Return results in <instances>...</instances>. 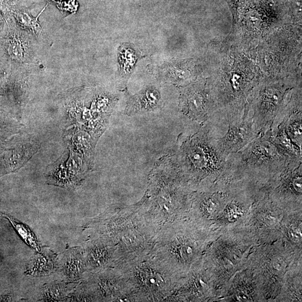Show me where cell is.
Here are the masks:
<instances>
[{
  "instance_id": "obj_1",
  "label": "cell",
  "mask_w": 302,
  "mask_h": 302,
  "mask_svg": "<svg viewBox=\"0 0 302 302\" xmlns=\"http://www.w3.org/2000/svg\"><path fill=\"white\" fill-rule=\"evenodd\" d=\"M175 157L193 192H224L233 181L228 156L217 149L204 124L183 141Z\"/></svg>"
},
{
  "instance_id": "obj_2",
  "label": "cell",
  "mask_w": 302,
  "mask_h": 302,
  "mask_svg": "<svg viewBox=\"0 0 302 302\" xmlns=\"http://www.w3.org/2000/svg\"><path fill=\"white\" fill-rule=\"evenodd\" d=\"M154 168L139 208L158 230L165 224L188 217L193 191L183 177L175 156L166 158Z\"/></svg>"
},
{
  "instance_id": "obj_3",
  "label": "cell",
  "mask_w": 302,
  "mask_h": 302,
  "mask_svg": "<svg viewBox=\"0 0 302 302\" xmlns=\"http://www.w3.org/2000/svg\"><path fill=\"white\" fill-rule=\"evenodd\" d=\"M220 233L187 217L165 224L152 252L183 278L202 265L207 247Z\"/></svg>"
},
{
  "instance_id": "obj_4",
  "label": "cell",
  "mask_w": 302,
  "mask_h": 302,
  "mask_svg": "<svg viewBox=\"0 0 302 302\" xmlns=\"http://www.w3.org/2000/svg\"><path fill=\"white\" fill-rule=\"evenodd\" d=\"M87 228L112 243L119 259L151 252L159 232L137 204L109 208L88 223Z\"/></svg>"
},
{
  "instance_id": "obj_5",
  "label": "cell",
  "mask_w": 302,
  "mask_h": 302,
  "mask_svg": "<svg viewBox=\"0 0 302 302\" xmlns=\"http://www.w3.org/2000/svg\"><path fill=\"white\" fill-rule=\"evenodd\" d=\"M229 158L235 180L247 183L259 193L272 177L289 166L302 162L289 157L275 144L270 130Z\"/></svg>"
},
{
  "instance_id": "obj_6",
  "label": "cell",
  "mask_w": 302,
  "mask_h": 302,
  "mask_svg": "<svg viewBox=\"0 0 302 302\" xmlns=\"http://www.w3.org/2000/svg\"><path fill=\"white\" fill-rule=\"evenodd\" d=\"M113 267L126 278L134 301H165L176 291L182 279L152 251L118 260Z\"/></svg>"
},
{
  "instance_id": "obj_7",
  "label": "cell",
  "mask_w": 302,
  "mask_h": 302,
  "mask_svg": "<svg viewBox=\"0 0 302 302\" xmlns=\"http://www.w3.org/2000/svg\"><path fill=\"white\" fill-rule=\"evenodd\" d=\"M259 245L245 228L225 230L211 243L202 265L214 283L218 297L237 272L247 269L248 259Z\"/></svg>"
},
{
  "instance_id": "obj_8",
  "label": "cell",
  "mask_w": 302,
  "mask_h": 302,
  "mask_svg": "<svg viewBox=\"0 0 302 302\" xmlns=\"http://www.w3.org/2000/svg\"><path fill=\"white\" fill-rule=\"evenodd\" d=\"M300 263L301 248L282 239L254 248L248 259L247 269L258 278L265 301H275L287 272Z\"/></svg>"
},
{
  "instance_id": "obj_9",
  "label": "cell",
  "mask_w": 302,
  "mask_h": 302,
  "mask_svg": "<svg viewBox=\"0 0 302 302\" xmlns=\"http://www.w3.org/2000/svg\"><path fill=\"white\" fill-rule=\"evenodd\" d=\"M204 125L217 149L226 156L239 152L260 135L247 103L244 114L228 116L224 112L216 111Z\"/></svg>"
},
{
  "instance_id": "obj_10",
  "label": "cell",
  "mask_w": 302,
  "mask_h": 302,
  "mask_svg": "<svg viewBox=\"0 0 302 302\" xmlns=\"http://www.w3.org/2000/svg\"><path fill=\"white\" fill-rule=\"evenodd\" d=\"M287 213L264 195L254 201L244 228L259 245L271 244L283 238V222Z\"/></svg>"
},
{
  "instance_id": "obj_11",
  "label": "cell",
  "mask_w": 302,
  "mask_h": 302,
  "mask_svg": "<svg viewBox=\"0 0 302 302\" xmlns=\"http://www.w3.org/2000/svg\"><path fill=\"white\" fill-rule=\"evenodd\" d=\"M262 194L287 212L302 210V164L289 166L268 182Z\"/></svg>"
},
{
  "instance_id": "obj_12",
  "label": "cell",
  "mask_w": 302,
  "mask_h": 302,
  "mask_svg": "<svg viewBox=\"0 0 302 302\" xmlns=\"http://www.w3.org/2000/svg\"><path fill=\"white\" fill-rule=\"evenodd\" d=\"M82 286L93 301H134L126 278L114 267L87 272Z\"/></svg>"
},
{
  "instance_id": "obj_13",
  "label": "cell",
  "mask_w": 302,
  "mask_h": 302,
  "mask_svg": "<svg viewBox=\"0 0 302 302\" xmlns=\"http://www.w3.org/2000/svg\"><path fill=\"white\" fill-rule=\"evenodd\" d=\"M289 86L282 82H266L253 90L249 102L254 126L260 135L270 130Z\"/></svg>"
},
{
  "instance_id": "obj_14",
  "label": "cell",
  "mask_w": 302,
  "mask_h": 302,
  "mask_svg": "<svg viewBox=\"0 0 302 302\" xmlns=\"http://www.w3.org/2000/svg\"><path fill=\"white\" fill-rule=\"evenodd\" d=\"M224 192L226 198L223 208L211 226L220 233L244 228L248 213L257 199L255 192L250 189L230 188Z\"/></svg>"
},
{
  "instance_id": "obj_15",
  "label": "cell",
  "mask_w": 302,
  "mask_h": 302,
  "mask_svg": "<svg viewBox=\"0 0 302 302\" xmlns=\"http://www.w3.org/2000/svg\"><path fill=\"white\" fill-rule=\"evenodd\" d=\"M217 298L209 272L201 265L183 277L176 291L165 301H215Z\"/></svg>"
},
{
  "instance_id": "obj_16",
  "label": "cell",
  "mask_w": 302,
  "mask_h": 302,
  "mask_svg": "<svg viewBox=\"0 0 302 302\" xmlns=\"http://www.w3.org/2000/svg\"><path fill=\"white\" fill-rule=\"evenodd\" d=\"M182 113L189 120L203 125L217 110L211 90L202 84H195L183 90L180 98Z\"/></svg>"
},
{
  "instance_id": "obj_17",
  "label": "cell",
  "mask_w": 302,
  "mask_h": 302,
  "mask_svg": "<svg viewBox=\"0 0 302 302\" xmlns=\"http://www.w3.org/2000/svg\"><path fill=\"white\" fill-rule=\"evenodd\" d=\"M218 301H265L258 278L250 269L240 271L219 294Z\"/></svg>"
},
{
  "instance_id": "obj_18",
  "label": "cell",
  "mask_w": 302,
  "mask_h": 302,
  "mask_svg": "<svg viewBox=\"0 0 302 302\" xmlns=\"http://www.w3.org/2000/svg\"><path fill=\"white\" fill-rule=\"evenodd\" d=\"M226 198V194L223 192H194L188 217L211 227L222 211Z\"/></svg>"
},
{
  "instance_id": "obj_19",
  "label": "cell",
  "mask_w": 302,
  "mask_h": 302,
  "mask_svg": "<svg viewBox=\"0 0 302 302\" xmlns=\"http://www.w3.org/2000/svg\"><path fill=\"white\" fill-rule=\"evenodd\" d=\"M87 272L113 267L119 259L115 246L102 237L88 241L84 248Z\"/></svg>"
},
{
  "instance_id": "obj_20",
  "label": "cell",
  "mask_w": 302,
  "mask_h": 302,
  "mask_svg": "<svg viewBox=\"0 0 302 302\" xmlns=\"http://www.w3.org/2000/svg\"><path fill=\"white\" fill-rule=\"evenodd\" d=\"M161 94L156 88L147 86L128 100L125 114L133 115L155 111L160 107Z\"/></svg>"
},
{
  "instance_id": "obj_21",
  "label": "cell",
  "mask_w": 302,
  "mask_h": 302,
  "mask_svg": "<svg viewBox=\"0 0 302 302\" xmlns=\"http://www.w3.org/2000/svg\"><path fill=\"white\" fill-rule=\"evenodd\" d=\"M63 273L68 280L78 281L87 272L84 250L81 247L73 248L65 253L61 262Z\"/></svg>"
},
{
  "instance_id": "obj_22",
  "label": "cell",
  "mask_w": 302,
  "mask_h": 302,
  "mask_svg": "<svg viewBox=\"0 0 302 302\" xmlns=\"http://www.w3.org/2000/svg\"><path fill=\"white\" fill-rule=\"evenodd\" d=\"M302 263L290 270L275 301H301Z\"/></svg>"
},
{
  "instance_id": "obj_23",
  "label": "cell",
  "mask_w": 302,
  "mask_h": 302,
  "mask_svg": "<svg viewBox=\"0 0 302 302\" xmlns=\"http://www.w3.org/2000/svg\"><path fill=\"white\" fill-rule=\"evenodd\" d=\"M67 137L70 151L91 162L98 139L82 129L76 130Z\"/></svg>"
},
{
  "instance_id": "obj_24",
  "label": "cell",
  "mask_w": 302,
  "mask_h": 302,
  "mask_svg": "<svg viewBox=\"0 0 302 302\" xmlns=\"http://www.w3.org/2000/svg\"><path fill=\"white\" fill-rule=\"evenodd\" d=\"M301 211L287 212L283 222V238L290 244L301 248Z\"/></svg>"
},
{
  "instance_id": "obj_25",
  "label": "cell",
  "mask_w": 302,
  "mask_h": 302,
  "mask_svg": "<svg viewBox=\"0 0 302 302\" xmlns=\"http://www.w3.org/2000/svg\"><path fill=\"white\" fill-rule=\"evenodd\" d=\"M46 177L50 184L64 188H74L63 157L47 170Z\"/></svg>"
},
{
  "instance_id": "obj_26",
  "label": "cell",
  "mask_w": 302,
  "mask_h": 302,
  "mask_svg": "<svg viewBox=\"0 0 302 302\" xmlns=\"http://www.w3.org/2000/svg\"><path fill=\"white\" fill-rule=\"evenodd\" d=\"M55 258L51 253H39L30 262L27 272L33 276L48 275L55 268Z\"/></svg>"
},
{
  "instance_id": "obj_27",
  "label": "cell",
  "mask_w": 302,
  "mask_h": 302,
  "mask_svg": "<svg viewBox=\"0 0 302 302\" xmlns=\"http://www.w3.org/2000/svg\"><path fill=\"white\" fill-rule=\"evenodd\" d=\"M301 117V111L295 112L280 126L284 127L289 138L300 149L302 142Z\"/></svg>"
},
{
  "instance_id": "obj_28",
  "label": "cell",
  "mask_w": 302,
  "mask_h": 302,
  "mask_svg": "<svg viewBox=\"0 0 302 302\" xmlns=\"http://www.w3.org/2000/svg\"><path fill=\"white\" fill-rule=\"evenodd\" d=\"M17 38L11 41L8 52L11 58L19 62H27L30 60L31 49L28 40L25 39Z\"/></svg>"
},
{
  "instance_id": "obj_29",
  "label": "cell",
  "mask_w": 302,
  "mask_h": 302,
  "mask_svg": "<svg viewBox=\"0 0 302 302\" xmlns=\"http://www.w3.org/2000/svg\"><path fill=\"white\" fill-rule=\"evenodd\" d=\"M37 17H33L31 14L26 11H19L15 14L16 19L20 26L25 29L35 34H38L41 33L42 29L38 21L39 15Z\"/></svg>"
},
{
  "instance_id": "obj_30",
  "label": "cell",
  "mask_w": 302,
  "mask_h": 302,
  "mask_svg": "<svg viewBox=\"0 0 302 302\" xmlns=\"http://www.w3.org/2000/svg\"><path fill=\"white\" fill-rule=\"evenodd\" d=\"M8 219L24 241L35 251L39 253L41 252L38 243L31 229L26 225L14 222L10 218Z\"/></svg>"
},
{
  "instance_id": "obj_31",
  "label": "cell",
  "mask_w": 302,
  "mask_h": 302,
  "mask_svg": "<svg viewBox=\"0 0 302 302\" xmlns=\"http://www.w3.org/2000/svg\"><path fill=\"white\" fill-rule=\"evenodd\" d=\"M66 287L62 284H52L47 286L44 292V299L48 301H60L66 294Z\"/></svg>"
}]
</instances>
